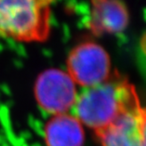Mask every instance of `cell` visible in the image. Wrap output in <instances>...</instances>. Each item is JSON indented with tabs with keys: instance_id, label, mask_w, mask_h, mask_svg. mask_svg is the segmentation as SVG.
<instances>
[{
	"instance_id": "6da1fadb",
	"label": "cell",
	"mask_w": 146,
	"mask_h": 146,
	"mask_svg": "<svg viewBox=\"0 0 146 146\" xmlns=\"http://www.w3.org/2000/svg\"><path fill=\"white\" fill-rule=\"evenodd\" d=\"M140 106L135 87L115 70L100 84L85 88L77 96L73 107L78 121L97 132L124 112Z\"/></svg>"
},
{
	"instance_id": "7a4b0ae2",
	"label": "cell",
	"mask_w": 146,
	"mask_h": 146,
	"mask_svg": "<svg viewBox=\"0 0 146 146\" xmlns=\"http://www.w3.org/2000/svg\"><path fill=\"white\" fill-rule=\"evenodd\" d=\"M54 0H0V37L44 42L51 34Z\"/></svg>"
},
{
	"instance_id": "3957f363",
	"label": "cell",
	"mask_w": 146,
	"mask_h": 146,
	"mask_svg": "<svg viewBox=\"0 0 146 146\" xmlns=\"http://www.w3.org/2000/svg\"><path fill=\"white\" fill-rule=\"evenodd\" d=\"M66 65L71 79L85 88L100 84L111 74L108 54L93 41H85L73 48L68 55Z\"/></svg>"
},
{
	"instance_id": "277c9868",
	"label": "cell",
	"mask_w": 146,
	"mask_h": 146,
	"mask_svg": "<svg viewBox=\"0 0 146 146\" xmlns=\"http://www.w3.org/2000/svg\"><path fill=\"white\" fill-rule=\"evenodd\" d=\"M34 91L40 108L54 115L65 113L74 106L78 96L74 81L67 72L56 68L40 73Z\"/></svg>"
},
{
	"instance_id": "5b68a950",
	"label": "cell",
	"mask_w": 146,
	"mask_h": 146,
	"mask_svg": "<svg viewBox=\"0 0 146 146\" xmlns=\"http://www.w3.org/2000/svg\"><path fill=\"white\" fill-rule=\"evenodd\" d=\"M143 108L128 110L105 129L94 132L101 146H141Z\"/></svg>"
},
{
	"instance_id": "8992f818",
	"label": "cell",
	"mask_w": 146,
	"mask_h": 146,
	"mask_svg": "<svg viewBox=\"0 0 146 146\" xmlns=\"http://www.w3.org/2000/svg\"><path fill=\"white\" fill-rule=\"evenodd\" d=\"M128 10L119 0H91L88 27L95 35H114L126 29Z\"/></svg>"
},
{
	"instance_id": "52a82bcc",
	"label": "cell",
	"mask_w": 146,
	"mask_h": 146,
	"mask_svg": "<svg viewBox=\"0 0 146 146\" xmlns=\"http://www.w3.org/2000/svg\"><path fill=\"white\" fill-rule=\"evenodd\" d=\"M44 140L47 146H83L85 133L82 123L69 113L56 114L45 125Z\"/></svg>"
},
{
	"instance_id": "ba28073f",
	"label": "cell",
	"mask_w": 146,
	"mask_h": 146,
	"mask_svg": "<svg viewBox=\"0 0 146 146\" xmlns=\"http://www.w3.org/2000/svg\"><path fill=\"white\" fill-rule=\"evenodd\" d=\"M141 146H146V108H143L141 121Z\"/></svg>"
}]
</instances>
